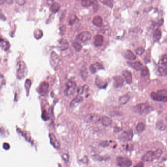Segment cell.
Wrapping results in <instances>:
<instances>
[{
	"instance_id": "1",
	"label": "cell",
	"mask_w": 167,
	"mask_h": 167,
	"mask_svg": "<svg viewBox=\"0 0 167 167\" xmlns=\"http://www.w3.org/2000/svg\"><path fill=\"white\" fill-rule=\"evenodd\" d=\"M163 154V151L160 149H158L155 151H148L144 154L142 157V160L146 162H151L160 158Z\"/></svg>"
},
{
	"instance_id": "2",
	"label": "cell",
	"mask_w": 167,
	"mask_h": 167,
	"mask_svg": "<svg viewBox=\"0 0 167 167\" xmlns=\"http://www.w3.org/2000/svg\"><path fill=\"white\" fill-rule=\"evenodd\" d=\"M28 68L26 63L22 60L18 62L16 65V76L19 79H23L28 74Z\"/></svg>"
},
{
	"instance_id": "3",
	"label": "cell",
	"mask_w": 167,
	"mask_h": 167,
	"mask_svg": "<svg viewBox=\"0 0 167 167\" xmlns=\"http://www.w3.org/2000/svg\"><path fill=\"white\" fill-rule=\"evenodd\" d=\"M132 109L135 113L139 114L147 115L153 111V108L148 104V103H146L134 106Z\"/></svg>"
},
{
	"instance_id": "4",
	"label": "cell",
	"mask_w": 167,
	"mask_h": 167,
	"mask_svg": "<svg viewBox=\"0 0 167 167\" xmlns=\"http://www.w3.org/2000/svg\"><path fill=\"white\" fill-rule=\"evenodd\" d=\"M167 54H165L159 62L157 68V73L161 76H166L167 74Z\"/></svg>"
},
{
	"instance_id": "5",
	"label": "cell",
	"mask_w": 167,
	"mask_h": 167,
	"mask_svg": "<svg viewBox=\"0 0 167 167\" xmlns=\"http://www.w3.org/2000/svg\"><path fill=\"white\" fill-rule=\"evenodd\" d=\"M151 97L153 100L157 101H162L166 103L167 101V90H160L156 92L151 93Z\"/></svg>"
},
{
	"instance_id": "6",
	"label": "cell",
	"mask_w": 167,
	"mask_h": 167,
	"mask_svg": "<svg viewBox=\"0 0 167 167\" xmlns=\"http://www.w3.org/2000/svg\"><path fill=\"white\" fill-rule=\"evenodd\" d=\"M77 85L76 82L72 81H69L66 83L65 86V95L67 97H70L74 95L76 90Z\"/></svg>"
},
{
	"instance_id": "7",
	"label": "cell",
	"mask_w": 167,
	"mask_h": 167,
	"mask_svg": "<svg viewBox=\"0 0 167 167\" xmlns=\"http://www.w3.org/2000/svg\"><path fill=\"white\" fill-rule=\"evenodd\" d=\"M116 164L120 167H130L132 163L131 160L128 158L119 156L116 158Z\"/></svg>"
},
{
	"instance_id": "8",
	"label": "cell",
	"mask_w": 167,
	"mask_h": 167,
	"mask_svg": "<svg viewBox=\"0 0 167 167\" xmlns=\"http://www.w3.org/2000/svg\"><path fill=\"white\" fill-rule=\"evenodd\" d=\"M133 135V134L132 130H129L128 131H124L118 137V139L120 141L123 142H126L132 140Z\"/></svg>"
},
{
	"instance_id": "9",
	"label": "cell",
	"mask_w": 167,
	"mask_h": 167,
	"mask_svg": "<svg viewBox=\"0 0 167 167\" xmlns=\"http://www.w3.org/2000/svg\"><path fill=\"white\" fill-rule=\"evenodd\" d=\"M92 35L89 31H84L79 34L76 37V39L78 41L81 42H86L91 39Z\"/></svg>"
},
{
	"instance_id": "10",
	"label": "cell",
	"mask_w": 167,
	"mask_h": 167,
	"mask_svg": "<svg viewBox=\"0 0 167 167\" xmlns=\"http://www.w3.org/2000/svg\"><path fill=\"white\" fill-rule=\"evenodd\" d=\"M59 62V57L55 52L51 53L50 56V63L54 69L57 68Z\"/></svg>"
},
{
	"instance_id": "11",
	"label": "cell",
	"mask_w": 167,
	"mask_h": 167,
	"mask_svg": "<svg viewBox=\"0 0 167 167\" xmlns=\"http://www.w3.org/2000/svg\"><path fill=\"white\" fill-rule=\"evenodd\" d=\"M49 87V85L48 82L45 81L43 82L38 87L37 91L40 94H41L42 95H45L48 92Z\"/></svg>"
},
{
	"instance_id": "12",
	"label": "cell",
	"mask_w": 167,
	"mask_h": 167,
	"mask_svg": "<svg viewBox=\"0 0 167 167\" xmlns=\"http://www.w3.org/2000/svg\"><path fill=\"white\" fill-rule=\"evenodd\" d=\"M95 83L96 85L100 89H104L108 85V83L106 81H104L103 78L98 76H96Z\"/></svg>"
},
{
	"instance_id": "13",
	"label": "cell",
	"mask_w": 167,
	"mask_h": 167,
	"mask_svg": "<svg viewBox=\"0 0 167 167\" xmlns=\"http://www.w3.org/2000/svg\"><path fill=\"white\" fill-rule=\"evenodd\" d=\"M104 69L103 65L99 62H96L90 66V71L92 74H95L98 71L103 70Z\"/></svg>"
},
{
	"instance_id": "14",
	"label": "cell",
	"mask_w": 167,
	"mask_h": 167,
	"mask_svg": "<svg viewBox=\"0 0 167 167\" xmlns=\"http://www.w3.org/2000/svg\"><path fill=\"white\" fill-rule=\"evenodd\" d=\"M114 86L115 88H119L123 85L124 79L119 76H116L113 77Z\"/></svg>"
},
{
	"instance_id": "15",
	"label": "cell",
	"mask_w": 167,
	"mask_h": 167,
	"mask_svg": "<svg viewBox=\"0 0 167 167\" xmlns=\"http://www.w3.org/2000/svg\"><path fill=\"white\" fill-rule=\"evenodd\" d=\"M104 38L103 35H97L94 37V45L96 47H101L103 44Z\"/></svg>"
},
{
	"instance_id": "16",
	"label": "cell",
	"mask_w": 167,
	"mask_h": 167,
	"mask_svg": "<svg viewBox=\"0 0 167 167\" xmlns=\"http://www.w3.org/2000/svg\"><path fill=\"white\" fill-rule=\"evenodd\" d=\"M82 101H83V98L81 96H76L71 102L70 107L71 108H73L76 107L79 103H81L82 102Z\"/></svg>"
},
{
	"instance_id": "17",
	"label": "cell",
	"mask_w": 167,
	"mask_h": 167,
	"mask_svg": "<svg viewBox=\"0 0 167 167\" xmlns=\"http://www.w3.org/2000/svg\"><path fill=\"white\" fill-rule=\"evenodd\" d=\"M49 138H50V142L51 144L53 145V147L54 148H60V144L59 141L56 139L55 135L53 133H51L49 134Z\"/></svg>"
},
{
	"instance_id": "18",
	"label": "cell",
	"mask_w": 167,
	"mask_h": 167,
	"mask_svg": "<svg viewBox=\"0 0 167 167\" xmlns=\"http://www.w3.org/2000/svg\"><path fill=\"white\" fill-rule=\"evenodd\" d=\"M123 76H124L127 84H130L132 83V76L131 72L128 70L123 71Z\"/></svg>"
},
{
	"instance_id": "19",
	"label": "cell",
	"mask_w": 167,
	"mask_h": 167,
	"mask_svg": "<svg viewBox=\"0 0 167 167\" xmlns=\"http://www.w3.org/2000/svg\"><path fill=\"white\" fill-rule=\"evenodd\" d=\"M128 64L131 66V67L137 71L141 70L143 68V64L140 62L136 61L134 62H128Z\"/></svg>"
},
{
	"instance_id": "20",
	"label": "cell",
	"mask_w": 167,
	"mask_h": 167,
	"mask_svg": "<svg viewBox=\"0 0 167 167\" xmlns=\"http://www.w3.org/2000/svg\"><path fill=\"white\" fill-rule=\"evenodd\" d=\"M100 122H101V123L105 126H108L111 125L112 123V120L110 118L106 116H103L101 117Z\"/></svg>"
},
{
	"instance_id": "21",
	"label": "cell",
	"mask_w": 167,
	"mask_h": 167,
	"mask_svg": "<svg viewBox=\"0 0 167 167\" xmlns=\"http://www.w3.org/2000/svg\"><path fill=\"white\" fill-rule=\"evenodd\" d=\"M10 47V44L7 40L0 38V47L4 51L9 50Z\"/></svg>"
},
{
	"instance_id": "22",
	"label": "cell",
	"mask_w": 167,
	"mask_h": 167,
	"mask_svg": "<svg viewBox=\"0 0 167 167\" xmlns=\"http://www.w3.org/2000/svg\"><path fill=\"white\" fill-rule=\"evenodd\" d=\"M129 99H130V97L128 95L122 96L119 98V101H118L119 105L123 106V105L126 104L129 101Z\"/></svg>"
},
{
	"instance_id": "23",
	"label": "cell",
	"mask_w": 167,
	"mask_h": 167,
	"mask_svg": "<svg viewBox=\"0 0 167 167\" xmlns=\"http://www.w3.org/2000/svg\"><path fill=\"white\" fill-rule=\"evenodd\" d=\"M59 48L61 51H65L67 50L69 48V43L67 40L64 39H61L59 41Z\"/></svg>"
},
{
	"instance_id": "24",
	"label": "cell",
	"mask_w": 167,
	"mask_h": 167,
	"mask_svg": "<svg viewBox=\"0 0 167 167\" xmlns=\"http://www.w3.org/2000/svg\"><path fill=\"white\" fill-rule=\"evenodd\" d=\"M93 23L98 27H101L103 25V19L100 16H96L93 19Z\"/></svg>"
},
{
	"instance_id": "25",
	"label": "cell",
	"mask_w": 167,
	"mask_h": 167,
	"mask_svg": "<svg viewBox=\"0 0 167 167\" xmlns=\"http://www.w3.org/2000/svg\"><path fill=\"white\" fill-rule=\"evenodd\" d=\"M125 57L126 59L129 60H134L136 59L135 54L131 51V50H127L125 53Z\"/></svg>"
},
{
	"instance_id": "26",
	"label": "cell",
	"mask_w": 167,
	"mask_h": 167,
	"mask_svg": "<svg viewBox=\"0 0 167 167\" xmlns=\"http://www.w3.org/2000/svg\"><path fill=\"white\" fill-rule=\"evenodd\" d=\"M162 32L159 29H156L153 33V39L154 41L157 42L161 38Z\"/></svg>"
},
{
	"instance_id": "27",
	"label": "cell",
	"mask_w": 167,
	"mask_h": 167,
	"mask_svg": "<svg viewBox=\"0 0 167 167\" xmlns=\"http://www.w3.org/2000/svg\"><path fill=\"white\" fill-rule=\"evenodd\" d=\"M156 127L159 131H164L166 129L167 126L166 123L163 121H160L156 124Z\"/></svg>"
},
{
	"instance_id": "28",
	"label": "cell",
	"mask_w": 167,
	"mask_h": 167,
	"mask_svg": "<svg viewBox=\"0 0 167 167\" xmlns=\"http://www.w3.org/2000/svg\"><path fill=\"white\" fill-rule=\"evenodd\" d=\"M89 87L87 85H84V86L79 87L77 90L78 93L79 95H82L84 93L87 92L89 91Z\"/></svg>"
},
{
	"instance_id": "29",
	"label": "cell",
	"mask_w": 167,
	"mask_h": 167,
	"mask_svg": "<svg viewBox=\"0 0 167 167\" xmlns=\"http://www.w3.org/2000/svg\"><path fill=\"white\" fill-rule=\"evenodd\" d=\"M81 76L84 81H85L86 80L87 78H88V70L86 69V68L84 67L82 69H81Z\"/></svg>"
},
{
	"instance_id": "30",
	"label": "cell",
	"mask_w": 167,
	"mask_h": 167,
	"mask_svg": "<svg viewBox=\"0 0 167 167\" xmlns=\"http://www.w3.org/2000/svg\"><path fill=\"white\" fill-rule=\"evenodd\" d=\"M31 79H26L25 81V88L27 96H29V90H30V88H31Z\"/></svg>"
},
{
	"instance_id": "31",
	"label": "cell",
	"mask_w": 167,
	"mask_h": 167,
	"mask_svg": "<svg viewBox=\"0 0 167 167\" xmlns=\"http://www.w3.org/2000/svg\"><path fill=\"white\" fill-rule=\"evenodd\" d=\"M145 128L146 126L145 123H143L142 122H141L137 125L136 128L137 132H139V133H142L145 131Z\"/></svg>"
},
{
	"instance_id": "32",
	"label": "cell",
	"mask_w": 167,
	"mask_h": 167,
	"mask_svg": "<svg viewBox=\"0 0 167 167\" xmlns=\"http://www.w3.org/2000/svg\"><path fill=\"white\" fill-rule=\"evenodd\" d=\"M60 8V6L59 4L57 3H54L51 5V10L53 13H56L57 12Z\"/></svg>"
},
{
	"instance_id": "33",
	"label": "cell",
	"mask_w": 167,
	"mask_h": 167,
	"mask_svg": "<svg viewBox=\"0 0 167 167\" xmlns=\"http://www.w3.org/2000/svg\"><path fill=\"white\" fill-rule=\"evenodd\" d=\"M34 35L35 38L38 39L39 38H41L43 36L42 31L41 29H36L34 31Z\"/></svg>"
},
{
	"instance_id": "34",
	"label": "cell",
	"mask_w": 167,
	"mask_h": 167,
	"mask_svg": "<svg viewBox=\"0 0 167 167\" xmlns=\"http://www.w3.org/2000/svg\"><path fill=\"white\" fill-rule=\"evenodd\" d=\"M100 1L103 3V4L106 5L110 8H112L114 5V1L112 0H104V1Z\"/></svg>"
},
{
	"instance_id": "35",
	"label": "cell",
	"mask_w": 167,
	"mask_h": 167,
	"mask_svg": "<svg viewBox=\"0 0 167 167\" xmlns=\"http://www.w3.org/2000/svg\"><path fill=\"white\" fill-rule=\"evenodd\" d=\"M72 46H73L74 48L77 52H79L82 49V46L81 44L78 42H74L72 44Z\"/></svg>"
},
{
	"instance_id": "36",
	"label": "cell",
	"mask_w": 167,
	"mask_h": 167,
	"mask_svg": "<svg viewBox=\"0 0 167 167\" xmlns=\"http://www.w3.org/2000/svg\"><path fill=\"white\" fill-rule=\"evenodd\" d=\"M92 1H89V0H87V1H81V5H82L84 7H88L92 6Z\"/></svg>"
},
{
	"instance_id": "37",
	"label": "cell",
	"mask_w": 167,
	"mask_h": 167,
	"mask_svg": "<svg viewBox=\"0 0 167 167\" xmlns=\"http://www.w3.org/2000/svg\"><path fill=\"white\" fill-rule=\"evenodd\" d=\"M141 70V76H147V75H148L149 71H148V68L146 66L143 67Z\"/></svg>"
},
{
	"instance_id": "38",
	"label": "cell",
	"mask_w": 167,
	"mask_h": 167,
	"mask_svg": "<svg viewBox=\"0 0 167 167\" xmlns=\"http://www.w3.org/2000/svg\"><path fill=\"white\" fill-rule=\"evenodd\" d=\"M6 79L4 76L0 73V88L4 86L6 84Z\"/></svg>"
},
{
	"instance_id": "39",
	"label": "cell",
	"mask_w": 167,
	"mask_h": 167,
	"mask_svg": "<svg viewBox=\"0 0 167 167\" xmlns=\"http://www.w3.org/2000/svg\"><path fill=\"white\" fill-rule=\"evenodd\" d=\"M144 51H145V50L144 48H143L142 47H138L135 49V53L139 56H141L144 53Z\"/></svg>"
},
{
	"instance_id": "40",
	"label": "cell",
	"mask_w": 167,
	"mask_h": 167,
	"mask_svg": "<svg viewBox=\"0 0 167 167\" xmlns=\"http://www.w3.org/2000/svg\"><path fill=\"white\" fill-rule=\"evenodd\" d=\"M94 159L96 160H98V161H103V160H106V159H108V158H106L105 157H100L98 156H93Z\"/></svg>"
},
{
	"instance_id": "41",
	"label": "cell",
	"mask_w": 167,
	"mask_h": 167,
	"mask_svg": "<svg viewBox=\"0 0 167 167\" xmlns=\"http://www.w3.org/2000/svg\"><path fill=\"white\" fill-rule=\"evenodd\" d=\"M77 19H78V18L76 17V15H74V16H73L72 18L69 20V25H73V24L76 21Z\"/></svg>"
},
{
	"instance_id": "42",
	"label": "cell",
	"mask_w": 167,
	"mask_h": 167,
	"mask_svg": "<svg viewBox=\"0 0 167 167\" xmlns=\"http://www.w3.org/2000/svg\"><path fill=\"white\" fill-rule=\"evenodd\" d=\"M92 6H93V8L94 10L96 11L98 9V4L97 1H93Z\"/></svg>"
},
{
	"instance_id": "43",
	"label": "cell",
	"mask_w": 167,
	"mask_h": 167,
	"mask_svg": "<svg viewBox=\"0 0 167 167\" xmlns=\"http://www.w3.org/2000/svg\"><path fill=\"white\" fill-rule=\"evenodd\" d=\"M42 118L43 119H44V120H48V119H49L48 115V114L46 113V112H43L42 114Z\"/></svg>"
},
{
	"instance_id": "44",
	"label": "cell",
	"mask_w": 167,
	"mask_h": 167,
	"mask_svg": "<svg viewBox=\"0 0 167 167\" xmlns=\"http://www.w3.org/2000/svg\"><path fill=\"white\" fill-rule=\"evenodd\" d=\"M62 157H63V159H64L65 161H68L69 159V156L68 154L64 153V154H63Z\"/></svg>"
},
{
	"instance_id": "45",
	"label": "cell",
	"mask_w": 167,
	"mask_h": 167,
	"mask_svg": "<svg viewBox=\"0 0 167 167\" xmlns=\"http://www.w3.org/2000/svg\"><path fill=\"white\" fill-rule=\"evenodd\" d=\"M100 145L102 147H106L108 146V142L106 141H103L101 143Z\"/></svg>"
},
{
	"instance_id": "46",
	"label": "cell",
	"mask_w": 167,
	"mask_h": 167,
	"mask_svg": "<svg viewBox=\"0 0 167 167\" xmlns=\"http://www.w3.org/2000/svg\"><path fill=\"white\" fill-rule=\"evenodd\" d=\"M0 19H2L4 20H5L6 19V17L4 16V15L3 13V12L1 11V9H0Z\"/></svg>"
},
{
	"instance_id": "47",
	"label": "cell",
	"mask_w": 167,
	"mask_h": 167,
	"mask_svg": "<svg viewBox=\"0 0 167 167\" xmlns=\"http://www.w3.org/2000/svg\"><path fill=\"white\" fill-rule=\"evenodd\" d=\"M3 148L5 150H9V148H10V146L9 145V144H7V143H4V145H3Z\"/></svg>"
},
{
	"instance_id": "48",
	"label": "cell",
	"mask_w": 167,
	"mask_h": 167,
	"mask_svg": "<svg viewBox=\"0 0 167 167\" xmlns=\"http://www.w3.org/2000/svg\"><path fill=\"white\" fill-rule=\"evenodd\" d=\"M16 2L19 5H23L25 4L26 1H23V0H19V1H16Z\"/></svg>"
},
{
	"instance_id": "49",
	"label": "cell",
	"mask_w": 167,
	"mask_h": 167,
	"mask_svg": "<svg viewBox=\"0 0 167 167\" xmlns=\"http://www.w3.org/2000/svg\"><path fill=\"white\" fill-rule=\"evenodd\" d=\"M134 167H144V164L143 162H140L138 163Z\"/></svg>"
},
{
	"instance_id": "50",
	"label": "cell",
	"mask_w": 167,
	"mask_h": 167,
	"mask_svg": "<svg viewBox=\"0 0 167 167\" xmlns=\"http://www.w3.org/2000/svg\"><path fill=\"white\" fill-rule=\"evenodd\" d=\"M133 148V146L132 145H127L126 146V150L127 151H131Z\"/></svg>"
},
{
	"instance_id": "51",
	"label": "cell",
	"mask_w": 167,
	"mask_h": 167,
	"mask_svg": "<svg viewBox=\"0 0 167 167\" xmlns=\"http://www.w3.org/2000/svg\"><path fill=\"white\" fill-rule=\"evenodd\" d=\"M6 2L7 4H11L12 3H13V1H6Z\"/></svg>"
},
{
	"instance_id": "52",
	"label": "cell",
	"mask_w": 167,
	"mask_h": 167,
	"mask_svg": "<svg viewBox=\"0 0 167 167\" xmlns=\"http://www.w3.org/2000/svg\"><path fill=\"white\" fill-rule=\"evenodd\" d=\"M4 3V1H0V4H3Z\"/></svg>"
}]
</instances>
